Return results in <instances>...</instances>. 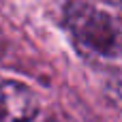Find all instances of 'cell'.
Returning a JSON list of instances; mask_svg holds the SVG:
<instances>
[{
    "instance_id": "6da1fadb",
    "label": "cell",
    "mask_w": 122,
    "mask_h": 122,
    "mask_svg": "<svg viewBox=\"0 0 122 122\" xmlns=\"http://www.w3.org/2000/svg\"><path fill=\"white\" fill-rule=\"evenodd\" d=\"M64 24L81 49L105 58L122 56V24L109 13L73 0L64 6Z\"/></svg>"
},
{
    "instance_id": "7a4b0ae2",
    "label": "cell",
    "mask_w": 122,
    "mask_h": 122,
    "mask_svg": "<svg viewBox=\"0 0 122 122\" xmlns=\"http://www.w3.org/2000/svg\"><path fill=\"white\" fill-rule=\"evenodd\" d=\"M41 112L39 97L24 84L0 81V122H34Z\"/></svg>"
},
{
    "instance_id": "3957f363",
    "label": "cell",
    "mask_w": 122,
    "mask_h": 122,
    "mask_svg": "<svg viewBox=\"0 0 122 122\" xmlns=\"http://www.w3.org/2000/svg\"><path fill=\"white\" fill-rule=\"evenodd\" d=\"M114 90H116V94H118V99L122 101V73L114 79Z\"/></svg>"
},
{
    "instance_id": "277c9868",
    "label": "cell",
    "mask_w": 122,
    "mask_h": 122,
    "mask_svg": "<svg viewBox=\"0 0 122 122\" xmlns=\"http://www.w3.org/2000/svg\"><path fill=\"white\" fill-rule=\"evenodd\" d=\"M101 2H105V4H109V6L120 9V11H122V0H101Z\"/></svg>"
}]
</instances>
